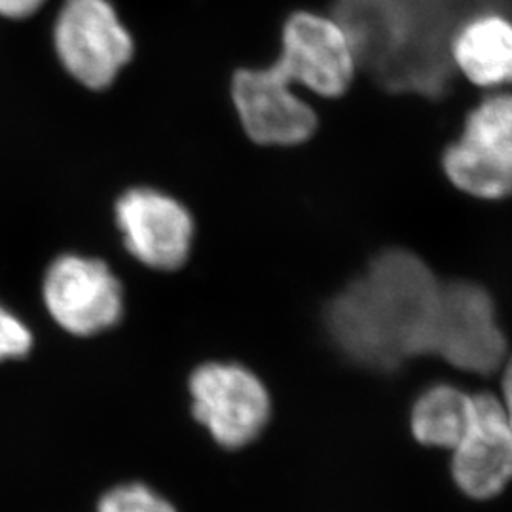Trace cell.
<instances>
[{"mask_svg": "<svg viewBox=\"0 0 512 512\" xmlns=\"http://www.w3.org/2000/svg\"><path fill=\"white\" fill-rule=\"evenodd\" d=\"M440 291L439 279L420 256L385 251L330 304V336L357 365L393 370L431 353Z\"/></svg>", "mask_w": 512, "mask_h": 512, "instance_id": "1", "label": "cell"}, {"mask_svg": "<svg viewBox=\"0 0 512 512\" xmlns=\"http://www.w3.org/2000/svg\"><path fill=\"white\" fill-rule=\"evenodd\" d=\"M55 52L80 84L103 90L133 55V40L107 0H65L54 29Z\"/></svg>", "mask_w": 512, "mask_h": 512, "instance_id": "2", "label": "cell"}, {"mask_svg": "<svg viewBox=\"0 0 512 512\" xmlns=\"http://www.w3.org/2000/svg\"><path fill=\"white\" fill-rule=\"evenodd\" d=\"M431 353L473 374H490L505 365L507 340L490 294L467 281L442 285Z\"/></svg>", "mask_w": 512, "mask_h": 512, "instance_id": "3", "label": "cell"}, {"mask_svg": "<svg viewBox=\"0 0 512 512\" xmlns=\"http://www.w3.org/2000/svg\"><path fill=\"white\" fill-rule=\"evenodd\" d=\"M192 410L224 448H241L262 433L270 418V395L251 370L207 363L190 378Z\"/></svg>", "mask_w": 512, "mask_h": 512, "instance_id": "4", "label": "cell"}, {"mask_svg": "<svg viewBox=\"0 0 512 512\" xmlns=\"http://www.w3.org/2000/svg\"><path fill=\"white\" fill-rule=\"evenodd\" d=\"M281 40V55L274 69L289 84H300L327 99L348 92L357 57L336 19L296 12L285 21Z\"/></svg>", "mask_w": 512, "mask_h": 512, "instance_id": "5", "label": "cell"}, {"mask_svg": "<svg viewBox=\"0 0 512 512\" xmlns=\"http://www.w3.org/2000/svg\"><path fill=\"white\" fill-rule=\"evenodd\" d=\"M44 302L57 325L74 336L114 327L124 310L122 285L97 258L59 256L44 279Z\"/></svg>", "mask_w": 512, "mask_h": 512, "instance_id": "6", "label": "cell"}, {"mask_svg": "<svg viewBox=\"0 0 512 512\" xmlns=\"http://www.w3.org/2000/svg\"><path fill=\"white\" fill-rule=\"evenodd\" d=\"M241 126L262 147H296L310 141L319 120L315 110L272 67L241 69L232 80Z\"/></svg>", "mask_w": 512, "mask_h": 512, "instance_id": "7", "label": "cell"}, {"mask_svg": "<svg viewBox=\"0 0 512 512\" xmlns=\"http://www.w3.org/2000/svg\"><path fill=\"white\" fill-rule=\"evenodd\" d=\"M116 222L129 253L154 270H177L190 255L194 222L171 196L133 188L116 203Z\"/></svg>", "mask_w": 512, "mask_h": 512, "instance_id": "8", "label": "cell"}, {"mask_svg": "<svg viewBox=\"0 0 512 512\" xmlns=\"http://www.w3.org/2000/svg\"><path fill=\"white\" fill-rule=\"evenodd\" d=\"M452 473L459 488L475 499H490L512 480V425L501 399L475 395V416L452 450Z\"/></svg>", "mask_w": 512, "mask_h": 512, "instance_id": "9", "label": "cell"}, {"mask_svg": "<svg viewBox=\"0 0 512 512\" xmlns=\"http://www.w3.org/2000/svg\"><path fill=\"white\" fill-rule=\"evenodd\" d=\"M450 61L480 88L512 84V19L492 12L465 21L450 44Z\"/></svg>", "mask_w": 512, "mask_h": 512, "instance_id": "10", "label": "cell"}, {"mask_svg": "<svg viewBox=\"0 0 512 512\" xmlns=\"http://www.w3.org/2000/svg\"><path fill=\"white\" fill-rule=\"evenodd\" d=\"M442 167L450 183L469 196L503 200L512 196V154L459 137L444 152Z\"/></svg>", "mask_w": 512, "mask_h": 512, "instance_id": "11", "label": "cell"}, {"mask_svg": "<svg viewBox=\"0 0 512 512\" xmlns=\"http://www.w3.org/2000/svg\"><path fill=\"white\" fill-rule=\"evenodd\" d=\"M475 416V397L452 385L427 389L414 404L412 433L421 444L454 450Z\"/></svg>", "mask_w": 512, "mask_h": 512, "instance_id": "12", "label": "cell"}, {"mask_svg": "<svg viewBox=\"0 0 512 512\" xmlns=\"http://www.w3.org/2000/svg\"><path fill=\"white\" fill-rule=\"evenodd\" d=\"M461 137L512 154V93L486 97L467 114Z\"/></svg>", "mask_w": 512, "mask_h": 512, "instance_id": "13", "label": "cell"}, {"mask_svg": "<svg viewBox=\"0 0 512 512\" xmlns=\"http://www.w3.org/2000/svg\"><path fill=\"white\" fill-rule=\"evenodd\" d=\"M99 512H177L164 497L145 484H126L114 488L99 503Z\"/></svg>", "mask_w": 512, "mask_h": 512, "instance_id": "14", "label": "cell"}, {"mask_svg": "<svg viewBox=\"0 0 512 512\" xmlns=\"http://www.w3.org/2000/svg\"><path fill=\"white\" fill-rule=\"evenodd\" d=\"M33 334L16 315L0 308V361L23 357L31 351Z\"/></svg>", "mask_w": 512, "mask_h": 512, "instance_id": "15", "label": "cell"}, {"mask_svg": "<svg viewBox=\"0 0 512 512\" xmlns=\"http://www.w3.org/2000/svg\"><path fill=\"white\" fill-rule=\"evenodd\" d=\"M46 0H0V16L23 19L33 16Z\"/></svg>", "mask_w": 512, "mask_h": 512, "instance_id": "16", "label": "cell"}, {"mask_svg": "<svg viewBox=\"0 0 512 512\" xmlns=\"http://www.w3.org/2000/svg\"><path fill=\"white\" fill-rule=\"evenodd\" d=\"M501 404L507 412V418L512 425V355L505 361V372H503V399Z\"/></svg>", "mask_w": 512, "mask_h": 512, "instance_id": "17", "label": "cell"}]
</instances>
